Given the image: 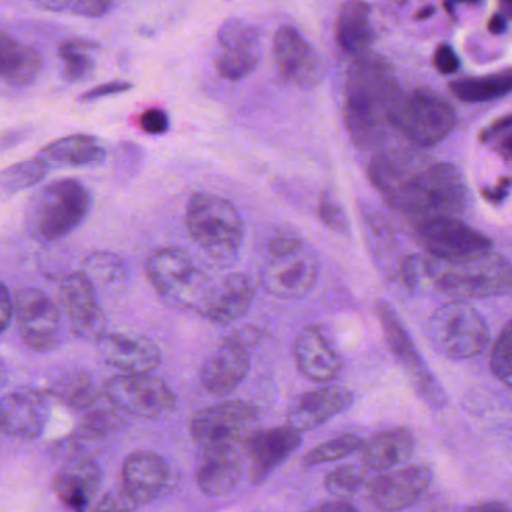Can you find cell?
<instances>
[{
	"instance_id": "cell-46",
	"label": "cell",
	"mask_w": 512,
	"mask_h": 512,
	"mask_svg": "<svg viewBox=\"0 0 512 512\" xmlns=\"http://www.w3.org/2000/svg\"><path fill=\"white\" fill-rule=\"evenodd\" d=\"M134 88L133 83L125 82V80H113V82L103 83V85L95 86L82 95L80 101L83 103H94V101L103 100V98L113 97V95L125 94Z\"/></svg>"
},
{
	"instance_id": "cell-3",
	"label": "cell",
	"mask_w": 512,
	"mask_h": 512,
	"mask_svg": "<svg viewBox=\"0 0 512 512\" xmlns=\"http://www.w3.org/2000/svg\"><path fill=\"white\" fill-rule=\"evenodd\" d=\"M431 283L455 301L491 298L512 289V265L493 251L458 259L428 257L422 263Z\"/></svg>"
},
{
	"instance_id": "cell-24",
	"label": "cell",
	"mask_w": 512,
	"mask_h": 512,
	"mask_svg": "<svg viewBox=\"0 0 512 512\" xmlns=\"http://www.w3.org/2000/svg\"><path fill=\"white\" fill-rule=\"evenodd\" d=\"M46 395L43 392H11L0 403V427L5 436L34 440L46 425Z\"/></svg>"
},
{
	"instance_id": "cell-7",
	"label": "cell",
	"mask_w": 512,
	"mask_h": 512,
	"mask_svg": "<svg viewBox=\"0 0 512 512\" xmlns=\"http://www.w3.org/2000/svg\"><path fill=\"white\" fill-rule=\"evenodd\" d=\"M317 275L319 259L313 248L301 238L283 236L269 244L259 283L274 298L296 301L313 290Z\"/></svg>"
},
{
	"instance_id": "cell-29",
	"label": "cell",
	"mask_w": 512,
	"mask_h": 512,
	"mask_svg": "<svg viewBox=\"0 0 512 512\" xmlns=\"http://www.w3.org/2000/svg\"><path fill=\"white\" fill-rule=\"evenodd\" d=\"M415 451V436L407 428H389L364 442L359 455L368 470H388L406 463Z\"/></svg>"
},
{
	"instance_id": "cell-54",
	"label": "cell",
	"mask_w": 512,
	"mask_h": 512,
	"mask_svg": "<svg viewBox=\"0 0 512 512\" xmlns=\"http://www.w3.org/2000/svg\"><path fill=\"white\" fill-rule=\"evenodd\" d=\"M506 28H508V22H506V17L503 13L494 14V16L488 20V31H490L491 34H503Z\"/></svg>"
},
{
	"instance_id": "cell-48",
	"label": "cell",
	"mask_w": 512,
	"mask_h": 512,
	"mask_svg": "<svg viewBox=\"0 0 512 512\" xmlns=\"http://www.w3.org/2000/svg\"><path fill=\"white\" fill-rule=\"evenodd\" d=\"M13 317H16V304H14L7 284H2V289H0V331H7L10 323L13 322Z\"/></svg>"
},
{
	"instance_id": "cell-30",
	"label": "cell",
	"mask_w": 512,
	"mask_h": 512,
	"mask_svg": "<svg viewBox=\"0 0 512 512\" xmlns=\"http://www.w3.org/2000/svg\"><path fill=\"white\" fill-rule=\"evenodd\" d=\"M242 464L238 449L205 451L196 470V482L202 493L220 497L230 493L241 478Z\"/></svg>"
},
{
	"instance_id": "cell-41",
	"label": "cell",
	"mask_w": 512,
	"mask_h": 512,
	"mask_svg": "<svg viewBox=\"0 0 512 512\" xmlns=\"http://www.w3.org/2000/svg\"><path fill=\"white\" fill-rule=\"evenodd\" d=\"M37 5L53 13L73 14L86 19L106 16L115 7L109 0H43L37 2Z\"/></svg>"
},
{
	"instance_id": "cell-39",
	"label": "cell",
	"mask_w": 512,
	"mask_h": 512,
	"mask_svg": "<svg viewBox=\"0 0 512 512\" xmlns=\"http://www.w3.org/2000/svg\"><path fill=\"white\" fill-rule=\"evenodd\" d=\"M362 446H364V442L361 437L356 434H343V436L326 440L316 448L310 449L302 461L305 466H319V464L329 463V461L343 460V458L361 451Z\"/></svg>"
},
{
	"instance_id": "cell-53",
	"label": "cell",
	"mask_w": 512,
	"mask_h": 512,
	"mask_svg": "<svg viewBox=\"0 0 512 512\" xmlns=\"http://www.w3.org/2000/svg\"><path fill=\"white\" fill-rule=\"evenodd\" d=\"M499 145H497V152L505 158L506 161L512 163V130H509L508 133L503 134L502 137H499Z\"/></svg>"
},
{
	"instance_id": "cell-16",
	"label": "cell",
	"mask_w": 512,
	"mask_h": 512,
	"mask_svg": "<svg viewBox=\"0 0 512 512\" xmlns=\"http://www.w3.org/2000/svg\"><path fill=\"white\" fill-rule=\"evenodd\" d=\"M58 305L71 331L86 341H98L106 334V317L97 298V289L82 272L67 275L59 283Z\"/></svg>"
},
{
	"instance_id": "cell-12",
	"label": "cell",
	"mask_w": 512,
	"mask_h": 512,
	"mask_svg": "<svg viewBox=\"0 0 512 512\" xmlns=\"http://www.w3.org/2000/svg\"><path fill=\"white\" fill-rule=\"evenodd\" d=\"M104 391L115 409L140 418H163L176 407V398L169 386L149 374L113 377Z\"/></svg>"
},
{
	"instance_id": "cell-51",
	"label": "cell",
	"mask_w": 512,
	"mask_h": 512,
	"mask_svg": "<svg viewBox=\"0 0 512 512\" xmlns=\"http://www.w3.org/2000/svg\"><path fill=\"white\" fill-rule=\"evenodd\" d=\"M307 512H358L355 506L350 505L346 500H331V502L320 503Z\"/></svg>"
},
{
	"instance_id": "cell-33",
	"label": "cell",
	"mask_w": 512,
	"mask_h": 512,
	"mask_svg": "<svg viewBox=\"0 0 512 512\" xmlns=\"http://www.w3.org/2000/svg\"><path fill=\"white\" fill-rule=\"evenodd\" d=\"M452 94L464 103H485L497 100L512 92V70L500 71L490 76L466 77L449 85Z\"/></svg>"
},
{
	"instance_id": "cell-23",
	"label": "cell",
	"mask_w": 512,
	"mask_h": 512,
	"mask_svg": "<svg viewBox=\"0 0 512 512\" xmlns=\"http://www.w3.org/2000/svg\"><path fill=\"white\" fill-rule=\"evenodd\" d=\"M353 394L343 386H323L299 395L287 413L290 427L298 431L313 430L349 409Z\"/></svg>"
},
{
	"instance_id": "cell-42",
	"label": "cell",
	"mask_w": 512,
	"mask_h": 512,
	"mask_svg": "<svg viewBox=\"0 0 512 512\" xmlns=\"http://www.w3.org/2000/svg\"><path fill=\"white\" fill-rule=\"evenodd\" d=\"M490 370L503 385L512 388V319L503 326L502 332L494 343Z\"/></svg>"
},
{
	"instance_id": "cell-34",
	"label": "cell",
	"mask_w": 512,
	"mask_h": 512,
	"mask_svg": "<svg viewBox=\"0 0 512 512\" xmlns=\"http://www.w3.org/2000/svg\"><path fill=\"white\" fill-rule=\"evenodd\" d=\"M100 44L88 38H68L59 46V58L64 68V76L68 82L82 83L91 79L97 67V53Z\"/></svg>"
},
{
	"instance_id": "cell-40",
	"label": "cell",
	"mask_w": 512,
	"mask_h": 512,
	"mask_svg": "<svg viewBox=\"0 0 512 512\" xmlns=\"http://www.w3.org/2000/svg\"><path fill=\"white\" fill-rule=\"evenodd\" d=\"M121 416L115 410L89 409L83 416L76 433L91 442L97 443L106 440L121 428Z\"/></svg>"
},
{
	"instance_id": "cell-2",
	"label": "cell",
	"mask_w": 512,
	"mask_h": 512,
	"mask_svg": "<svg viewBox=\"0 0 512 512\" xmlns=\"http://www.w3.org/2000/svg\"><path fill=\"white\" fill-rule=\"evenodd\" d=\"M403 89L394 68L379 55L353 59L344 82L343 119L358 148H377L391 128Z\"/></svg>"
},
{
	"instance_id": "cell-19",
	"label": "cell",
	"mask_w": 512,
	"mask_h": 512,
	"mask_svg": "<svg viewBox=\"0 0 512 512\" xmlns=\"http://www.w3.org/2000/svg\"><path fill=\"white\" fill-rule=\"evenodd\" d=\"M122 487L137 503H151L160 499L172 485V469L158 454L149 451L134 452L122 464Z\"/></svg>"
},
{
	"instance_id": "cell-22",
	"label": "cell",
	"mask_w": 512,
	"mask_h": 512,
	"mask_svg": "<svg viewBox=\"0 0 512 512\" xmlns=\"http://www.w3.org/2000/svg\"><path fill=\"white\" fill-rule=\"evenodd\" d=\"M250 370V358L241 343L230 338L206 359L200 370V386L203 391L217 397L235 391Z\"/></svg>"
},
{
	"instance_id": "cell-35",
	"label": "cell",
	"mask_w": 512,
	"mask_h": 512,
	"mask_svg": "<svg viewBox=\"0 0 512 512\" xmlns=\"http://www.w3.org/2000/svg\"><path fill=\"white\" fill-rule=\"evenodd\" d=\"M49 394L64 406L74 410H89L100 400V389L94 377L86 371H74L61 377Z\"/></svg>"
},
{
	"instance_id": "cell-31",
	"label": "cell",
	"mask_w": 512,
	"mask_h": 512,
	"mask_svg": "<svg viewBox=\"0 0 512 512\" xmlns=\"http://www.w3.org/2000/svg\"><path fill=\"white\" fill-rule=\"evenodd\" d=\"M38 158L47 167H86L100 164L106 158V149L97 137L89 134H71L49 143L41 149Z\"/></svg>"
},
{
	"instance_id": "cell-37",
	"label": "cell",
	"mask_w": 512,
	"mask_h": 512,
	"mask_svg": "<svg viewBox=\"0 0 512 512\" xmlns=\"http://www.w3.org/2000/svg\"><path fill=\"white\" fill-rule=\"evenodd\" d=\"M49 167L41 158L20 161L0 173V191L4 197L14 196L20 191L35 187L46 178Z\"/></svg>"
},
{
	"instance_id": "cell-1",
	"label": "cell",
	"mask_w": 512,
	"mask_h": 512,
	"mask_svg": "<svg viewBox=\"0 0 512 512\" xmlns=\"http://www.w3.org/2000/svg\"><path fill=\"white\" fill-rule=\"evenodd\" d=\"M368 178L395 211L407 217H457L467 205V187L457 167L409 151L380 152Z\"/></svg>"
},
{
	"instance_id": "cell-43",
	"label": "cell",
	"mask_w": 512,
	"mask_h": 512,
	"mask_svg": "<svg viewBox=\"0 0 512 512\" xmlns=\"http://www.w3.org/2000/svg\"><path fill=\"white\" fill-rule=\"evenodd\" d=\"M317 215H319L320 221L334 232L341 233V235H346L349 232V221H347L346 214L332 194L323 193L320 196L319 203H317Z\"/></svg>"
},
{
	"instance_id": "cell-8",
	"label": "cell",
	"mask_w": 512,
	"mask_h": 512,
	"mask_svg": "<svg viewBox=\"0 0 512 512\" xmlns=\"http://www.w3.org/2000/svg\"><path fill=\"white\" fill-rule=\"evenodd\" d=\"M457 124V113L443 95L431 89L403 91L392 125L413 145L433 146L449 136Z\"/></svg>"
},
{
	"instance_id": "cell-26",
	"label": "cell",
	"mask_w": 512,
	"mask_h": 512,
	"mask_svg": "<svg viewBox=\"0 0 512 512\" xmlns=\"http://www.w3.org/2000/svg\"><path fill=\"white\" fill-rule=\"evenodd\" d=\"M293 355L298 370L314 382H329L343 368L340 353L317 326L302 329L293 344Z\"/></svg>"
},
{
	"instance_id": "cell-25",
	"label": "cell",
	"mask_w": 512,
	"mask_h": 512,
	"mask_svg": "<svg viewBox=\"0 0 512 512\" xmlns=\"http://www.w3.org/2000/svg\"><path fill=\"white\" fill-rule=\"evenodd\" d=\"M103 472L94 458L70 461L53 478V491L70 512H88L100 487Z\"/></svg>"
},
{
	"instance_id": "cell-36",
	"label": "cell",
	"mask_w": 512,
	"mask_h": 512,
	"mask_svg": "<svg viewBox=\"0 0 512 512\" xmlns=\"http://www.w3.org/2000/svg\"><path fill=\"white\" fill-rule=\"evenodd\" d=\"M370 481L371 476H368L367 467L344 464L325 476V488L328 493L340 500L353 499L367 494Z\"/></svg>"
},
{
	"instance_id": "cell-13",
	"label": "cell",
	"mask_w": 512,
	"mask_h": 512,
	"mask_svg": "<svg viewBox=\"0 0 512 512\" xmlns=\"http://www.w3.org/2000/svg\"><path fill=\"white\" fill-rule=\"evenodd\" d=\"M16 322L23 343L34 352L55 349L61 338V310L58 302L43 290L25 287L16 293Z\"/></svg>"
},
{
	"instance_id": "cell-32",
	"label": "cell",
	"mask_w": 512,
	"mask_h": 512,
	"mask_svg": "<svg viewBox=\"0 0 512 512\" xmlns=\"http://www.w3.org/2000/svg\"><path fill=\"white\" fill-rule=\"evenodd\" d=\"M0 43V73L4 82L13 88H23L34 83L43 68L40 53L10 37L7 32H2Z\"/></svg>"
},
{
	"instance_id": "cell-20",
	"label": "cell",
	"mask_w": 512,
	"mask_h": 512,
	"mask_svg": "<svg viewBox=\"0 0 512 512\" xmlns=\"http://www.w3.org/2000/svg\"><path fill=\"white\" fill-rule=\"evenodd\" d=\"M97 347L101 359L124 374H149L161 362L157 344L140 335L106 332Z\"/></svg>"
},
{
	"instance_id": "cell-21",
	"label": "cell",
	"mask_w": 512,
	"mask_h": 512,
	"mask_svg": "<svg viewBox=\"0 0 512 512\" xmlns=\"http://www.w3.org/2000/svg\"><path fill=\"white\" fill-rule=\"evenodd\" d=\"M301 442V431L290 425L257 430L245 443L250 460L251 481L256 484L262 482L299 448Z\"/></svg>"
},
{
	"instance_id": "cell-18",
	"label": "cell",
	"mask_w": 512,
	"mask_h": 512,
	"mask_svg": "<svg viewBox=\"0 0 512 512\" xmlns=\"http://www.w3.org/2000/svg\"><path fill=\"white\" fill-rule=\"evenodd\" d=\"M272 53L281 76L290 85L310 91L322 82L325 76L322 59L293 26L284 25L275 32Z\"/></svg>"
},
{
	"instance_id": "cell-50",
	"label": "cell",
	"mask_w": 512,
	"mask_h": 512,
	"mask_svg": "<svg viewBox=\"0 0 512 512\" xmlns=\"http://www.w3.org/2000/svg\"><path fill=\"white\" fill-rule=\"evenodd\" d=\"M509 188H511V179L503 178L493 188L482 190V196L490 203H500L508 196Z\"/></svg>"
},
{
	"instance_id": "cell-44",
	"label": "cell",
	"mask_w": 512,
	"mask_h": 512,
	"mask_svg": "<svg viewBox=\"0 0 512 512\" xmlns=\"http://www.w3.org/2000/svg\"><path fill=\"white\" fill-rule=\"evenodd\" d=\"M137 503L128 496L127 491H110L100 499L91 512H136Z\"/></svg>"
},
{
	"instance_id": "cell-27",
	"label": "cell",
	"mask_w": 512,
	"mask_h": 512,
	"mask_svg": "<svg viewBox=\"0 0 512 512\" xmlns=\"http://www.w3.org/2000/svg\"><path fill=\"white\" fill-rule=\"evenodd\" d=\"M254 295L256 289L250 278L235 272L215 283L199 314L215 325H229L247 314L253 304Z\"/></svg>"
},
{
	"instance_id": "cell-4",
	"label": "cell",
	"mask_w": 512,
	"mask_h": 512,
	"mask_svg": "<svg viewBox=\"0 0 512 512\" xmlns=\"http://www.w3.org/2000/svg\"><path fill=\"white\" fill-rule=\"evenodd\" d=\"M91 191L77 179H58L29 200L25 224L41 242H58L82 226L92 209Z\"/></svg>"
},
{
	"instance_id": "cell-17",
	"label": "cell",
	"mask_w": 512,
	"mask_h": 512,
	"mask_svg": "<svg viewBox=\"0 0 512 512\" xmlns=\"http://www.w3.org/2000/svg\"><path fill=\"white\" fill-rule=\"evenodd\" d=\"M433 478V470L425 464L401 467L371 478L365 497L379 511H403L427 494Z\"/></svg>"
},
{
	"instance_id": "cell-5",
	"label": "cell",
	"mask_w": 512,
	"mask_h": 512,
	"mask_svg": "<svg viewBox=\"0 0 512 512\" xmlns=\"http://www.w3.org/2000/svg\"><path fill=\"white\" fill-rule=\"evenodd\" d=\"M185 226L200 250L214 262L227 265L238 259L245 227L229 200L217 194H193L185 211Z\"/></svg>"
},
{
	"instance_id": "cell-6",
	"label": "cell",
	"mask_w": 512,
	"mask_h": 512,
	"mask_svg": "<svg viewBox=\"0 0 512 512\" xmlns=\"http://www.w3.org/2000/svg\"><path fill=\"white\" fill-rule=\"evenodd\" d=\"M145 272L157 295L176 310L199 314L215 286L205 269L179 248L154 251Z\"/></svg>"
},
{
	"instance_id": "cell-52",
	"label": "cell",
	"mask_w": 512,
	"mask_h": 512,
	"mask_svg": "<svg viewBox=\"0 0 512 512\" xmlns=\"http://www.w3.org/2000/svg\"><path fill=\"white\" fill-rule=\"evenodd\" d=\"M464 512H511V508L499 500H487L469 506Z\"/></svg>"
},
{
	"instance_id": "cell-38",
	"label": "cell",
	"mask_w": 512,
	"mask_h": 512,
	"mask_svg": "<svg viewBox=\"0 0 512 512\" xmlns=\"http://www.w3.org/2000/svg\"><path fill=\"white\" fill-rule=\"evenodd\" d=\"M80 272L89 278L92 284L97 287L107 284L121 283L128 275L127 263L115 253L109 251H95L89 254L82 262Z\"/></svg>"
},
{
	"instance_id": "cell-9",
	"label": "cell",
	"mask_w": 512,
	"mask_h": 512,
	"mask_svg": "<svg viewBox=\"0 0 512 512\" xmlns=\"http://www.w3.org/2000/svg\"><path fill=\"white\" fill-rule=\"evenodd\" d=\"M428 337L437 352L454 361L478 356L490 340L481 314L463 301L449 302L434 311L428 320Z\"/></svg>"
},
{
	"instance_id": "cell-15",
	"label": "cell",
	"mask_w": 512,
	"mask_h": 512,
	"mask_svg": "<svg viewBox=\"0 0 512 512\" xmlns=\"http://www.w3.org/2000/svg\"><path fill=\"white\" fill-rule=\"evenodd\" d=\"M418 244L434 259H458L491 250L493 242L457 217L430 218L416 226Z\"/></svg>"
},
{
	"instance_id": "cell-47",
	"label": "cell",
	"mask_w": 512,
	"mask_h": 512,
	"mask_svg": "<svg viewBox=\"0 0 512 512\" xmlns=\"http://www.w3.org/2000/svg\"><path fill=\"white\" fill-rule=\"evenodd\" d=\"M434 68L440 74H454L460 68V59L448 44H440L433 56Z\"/></svg>"
},
{
	"instance_id": "cell-28",
	"label": "cell",
	"mask_w": 512,
	"mask_h": 512,
	"mask_svg": "<svg viewBox=\"0 0 512 512\" xmlns=\"http://www.w3.org/2000/svg\"><path fill=\"white\" fill-rule=\"evenodd\" d=\"M370 14V7L364 2L341 5L335 23V41L344 55L353 59L368 55V50L376 41Z\"/></svg>"
},
{
	"instance_id": "cell-45",
	"label": "cell",
	"mask_w": 512,
	"mask_h": 512,
	"mask_svg": "<svg viewBox=\"0 0 512 512\" xmlns=\"http://www.w3.org/2000/svg\"><path fill=\"white\" fill-rule=\"evenodd\" d=\"M139 127L149 136H163L170 128L169 115L163 109L152 107L140 115Z\"/></svg>"
},
{
	"instance_id": "cell-11",
	"label": "cell",
	"mask_w": 512,
	"mask_h": 512,
	"mask_svg": "<svg viewBox=\"0 0 512 512\" xmlns=\"http://www.w3.org/2000/svg\"><path fill=\"white\" fill-rule=\"evenodd\" d=\"M376 310L386 344H388L389 350L397 359L400 367L403 368L406 376L409 377L418 397L433 409L445 407L448 403L445 389L442 388L436 376L431 373L428 365L425 364L421 353L416 349L409 332L404 328L394 308L388 302L379 301Z\"/></svg>"
},
{
	"instance_id": "cell-10",
	"label": "cell",
	"mask_w": 512,
	"mask_h": 512,
	"mask_svg": "<svg viewBox=\"0 0 512 512\" xmlns=\"http://www.w3.org/2000/svg\"><path fill=\"white\" fill-rule=\"evenodd\" d=\"M259 412L247 401L230 400L200 410L191 419L190 433L203 451L238 449L257 431Z\"/></svg>"
},
{
	"instance_id": "cell-14",
	"label": "cell",
	"mask_w": 512,
	"mask_h": 512,
	"mask_svg": "<svg viewBox=\"0 0 512 512\" xmlns=\"http://www.w3.org/2000/svg\"><path fill=\"white\" fill-rule=\"evenodd\" d=\"M218 53L215 67L229 82H241L256 71L262 58V44L256 26L232 17L218 29Z\"/></svg>"
},
{
	"instance_id": "cell-49",
	"label": "cell",
	"mask_w": 512,
	"mask_h": 512,
	"mask_svg": "<svg viewBox=\"0 0 512 512\" xmlns=\"http://www.w3.org/2000/svg\"><path fill=\"white\" fill-rule=\"evenodd\" d=\"M509 130H512V115L503 116V118L497 119L493 124L484 128L479 134V140L482 143L493 142V140H497L503 134L508 133Z\"/></svg>"
}]
</instances>
